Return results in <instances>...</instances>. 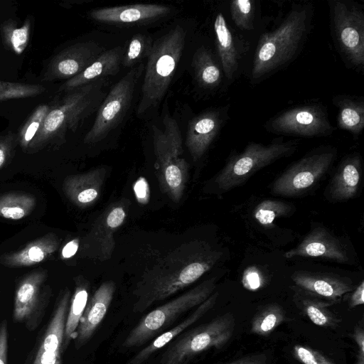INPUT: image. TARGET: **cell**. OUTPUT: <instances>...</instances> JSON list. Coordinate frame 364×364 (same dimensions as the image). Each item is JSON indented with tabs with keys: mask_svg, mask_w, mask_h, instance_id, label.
<instances>
[{
	"mask_svg": "<svg viewBox=\"0 0 364 364\" xmlns=\"http://www.w3.org/2000/svg\"><path fill=\"white\" fill-rule=\"evenodd\" d=\"M311 1L293 2L269 30L259 34L252 55L248 80L256 85L294 62L314 28Z\"/></svg>",
	"mask_w": 364,
	"mask_h": 364,
	"instance_id": "obj_2",
	"label": "cell"
},
{
	"mask_svg": "<svg viewBox=\"0 0 364 364\" xmlns=\"http://www.w3.org/2000/svg\"><path fill=\"white\" fill-rule=\"evenodd\" d=\"M124 48L121 46L103 51L87 68L76 76L67 80L59 88L68 92L92 82L114 75L119 71Z\"/></svg>",
	"mask_w": 364,
	"mask_h": 364,
	"instance_id": "obj_25",
	"label": "cell"
},
{
	"mask_svg": "<svg viewBox=\"0 0 364 364\" xmlns=\"http://www.w3.org/2000/svg\"><path fill=\"white\" fill-rule=\"evenodd\" d=\"M364 303V282L363 281L356 287L350 297L351 306L363 304Z\"/></svg>",
	"mask_w": 364,
	"mask_h": 364,
	"instance_id": "obj_46",
	"label": "cell"
},
{
	"mask_svg": "<svg viewBox=\"0 0 364 364\" xmlns=\"http://www.w3.org/2000/svg\"><path fill=\"white\" fill-rule=\"evenodd\" d=\"M153 46L151 38L144 33H137L132 37L124 52L122 64L132 68L143 58H147Z\"/></svg>",
	"mask_w": 364,
	"mask_h": 364,
	"instance_id": "obj_35",
	"label": "cell"
},
{
	"mask_svg": "<svg viewBox=\"0 0 364 364\" xmlns=\"http://www.w3.org/2000/svg\"><path fill=\"white\" fill-rule=\"evenodd\" d=\"M36 205L34 196L22 193H9L0 196V217L18 220L27 217Z\"/></svg>",
	"mask_w": 364,
	"mask_h": 364,
	"instance_id": "obj_32",
	"label": "cell"
},
{
	"mask_svg": "<svg viewBox=\"0 0 364 364\" xmlns=\"http://www.w3.org/2000/svg\"><path fill=\"white\" fill-rule=\"evenodd\" d=\"M330 31L346 67L364 70V5L353 0H328Z\"/></svg>",
	"mask_w": 364,
	"mask_h": 364,
	"instance_id": "obj_6",
	"label": "cell"
},
{
	"mask_svg": "<svg viewBox=\"0 0 364 364\" xmlns=\"http://www.w3.org/2000/svg\"><path fill=\"white\" fill-rule=\"evenodd\" d=\"M222 255L205 241L181 244L141 276L133 291V311L142 313L190 286L211 269Z\"/></svg>",
	"mask_w": 364,
	"mask_h": 364,
	"instance_id": "obj_1",
	"label": "cell"
},
{
	"mask_svg": "<svg viewBox=\"0 0 364 364\" xmlns=\"http://www.w3.org/2000/svg\"><path fill=\"white\" fill-rule=\"evenodd\" d=\"M337 108V127L354 137L359 136L364 129V97L363 96L338 94L332 97Z\"/></svg>",
	"mask_w": 364,
	"mask_h": 364,
	"instance_id": "obj_29",
	"label": "cell"
},
{
	"mask_svg": "<svg viewBox=\"0 0 364 364\" xmlns=\"http://www.w3.org/2000/svg\"><path fill=\"white\" fill-rule=\"evenodd\" d=\"M294 354L304 364H334L319 353L302 346L294 347Z\"/></svg>",
	"mask_w": 364,
	"mask_h": 364,
	"instance_id": "obj_38",
	"label": "cell"
},
{
	"mask_svg": "<svg viewBox=\"0 0 364 364\" xmlns=\"http://www.w3.org/2000/svg\"><path fill=\"white\" fill-rule=\"evenodd\" d=\"M102 52V48L94 41L80 42L69 46L52 58L42 81L69 80L82 72Z\"/></svg>",
	"mask_w": 364,
	"mask_h": 364,
	"instance_id": "obj_17",
	"label": "cell"
},
{
	"mask_svg": "<svg viewBox=\"0 0 364 364\" xmlns=\"http://www.w3.org/2000/svg\"><path fill=\"white\" fill-rule=\"evenodd\" d=\"M59 245L58 236L49 232L31 241L18 251L3 255L0 257V262L8 267L33 266L49 258L57 251Z\"/></svg>",
	"mask_w": 364,
	"mask_h": 364,
	"instance_id": "obj_26",
	"label": "cell"
},
{
	"mask_svg": "<svg viewBox=\"0 0 364 364\" xmlns=\"http://www.w3.org/2000/svg\"><path fill=\"white\" fill-rule=\"evenodd\" d=\"M362 176V159L359 153L346 156L339 163L328 185V196L333 200H346L358 193Z\"/></svg>",
	"mask_w": 364,
	"mask_h": 364,
	"instance_id": "obj_23",
	"label": "cell"
},
{
	"mask_svg": "<svg viewBox=\"0 0 364 364\" xmlns=\"http://www.w3.org/2000/svg\"><path fill=\"white\" fill-rule=\"evenodd\" d=\"M291 279L301 289L331 299H337L353 289L349 279L329 273L297 271Z\"/></svg>",
	"mask_w": 364,
	"mask_h": 364,
	"instance_id": "obj_24",
	"label": "cell"
},
{
	"mask_svg": "<svg viewBox=\"0 0 364 364\" xmlns=\"http://www.w3.org/2000/svg\"><path fill=\"white\" fill-rule=\"evenodd\" d=\"M230 105L211 107L192 118L188 124L186 145L194 162L207 153L230 119Z\"/></svg>",
	"mask_w": 364,
	"mask_h": 364,
	"instance_id": "obj_16",
	"label": "cell"
},
{
	"mask_svg": "<svg viewBox=\"0 0 364 364\" xmlns=\"http://www.w3.org/2000/svg\"><path fill=\"white\" fill-rule=\"evenodd\" d=\"M355 339H356V341L358 344V346H360V350H361V353L363 355V331H358L357 333L355 334Z\"/></svg>",
	"mask_w": 364,
	"mask_h": 364,
	"instance_id": "obj_48",
	"label": "cell"
},
{
	"mask_svg": "<svg viewBox=\"0 0 364 364\" xmlns=\"http://www.w3.org/2000/svg\"><path fill=\"white\" fill-rule=\"evenodd\" d=\"M337 149L321 145L291 164L272 184L271 192L295 197L311 189L328 171L336 159Z\"/></svg>",
	"mask_w": 364,
	"mask_h": 364,
	"instance_id": "obj_10",
	"label": "cell"
},
{
	"mask_svg": "<svg viewBox=\"0 0 364 364\" xmlns=\"http://www.w3.org/2000/svg\"><path fill=\"white\" fill-rule=\"evenodd\" d=\"M186 37L184 28L176 26L153 43L144 68L138 115L157 107L163 100L182 55Z\"/></svg>",
	"mask_w": 364,
	"mask_h": 364,
	"instance_id": "obj_4",
	"label": "cell"
},
{
	"mask_svg": "<svg viewBox=\"0 0 364 364\" xmlns=\"http://www.w3.org/2000/svg\"><path fill=\"white\" fill-rule=\"evenodd\" d=\"M290 206L283 201L277 200H266L259 203L255 210V219L263 226H268L280 216L288 213Z\"/></svg>",
	"mask_w": 364,
	"mask_h": 364,
	"instance_id": "obj_37",
	"label": "cell"
},
{
	"mask_svg": "<svg viewBox=\"0 0 364 364\" xmlns=\"http://www.w3.org/2000/svg\"><path fill=\"white\" fill-rule=\"evenodd\" d=\"M267 360L264 354H258L245 357L227 364H267Z\"/></svg>",
	"mask_w": 364,
	"mask_h": 364,
	"instance_id": "obj_44",
	"label": "cell"
},
{
	"mask_svg": "<svg viewBox=\"0 0 364 364\" xmlns=\"http://www.w3.org/2000/svg\"><path fill=\"white\" fill-rule=\"evenodd\" d=\"M31 27L30 18H26L20 26L14 19L5 21L1 26V37L5 48L16 55L23 53L29 43Z\"/></svg>",
	"mask_w": 364,
	"mask_h": 364,
	"instance_id": "obj_33",
	"label": "cell"
},
{
	"mask_svg": "<svg viewBox=\"0 0 364 364\" xmlns=\"http://www.w3.org/2000/svg\"><path fill=\"white\" fill-rule=\"evenodd\" d=\"M170 11V7L166 5L139 4L95 9L90 16L97 21L107 23H135L159 18Z\"/></svg>",
	"mask_w": 364,
	"mask_h": 364,
	"instance_id": "obj_21",
	"label": "cell"
},
{
	"mask_svg": "<svg viewBox=\"0 0 364 364\" xmlns=\"http://www.w3.org/2000/svg\"><path fill=\"white\" fill-rule=\"evenodd\" d=\"M279 313L275 311H269L264 314L256 325L255 331L261 333H266L272 331L279 321Z\"/></svg>",
	"mask_w": 364,
	"mask_h": 364,
	"instance_id": "obj_41",
	"label": "cell"
},
{
	"mask_svg": "<svg viewBox=\"0 0 364 364\" xmlns=\"http://www.w3.org/2000/svg\"><path fill=\"white\" fill-rule=\"evenodd\" d=\"M48 277L46 269H37L23 277L16 284L12 318L27 330H36L43 320L50 292L43 287Z\"/></svg>",
	"mask_w": 364,
	"mask_h": 364,
	"instance_id": "obj_14",
	"label": "cell"
},
{
	"mask_svg": "<svg viewBox=\"0 0 364 364\" xmlns=\"http://www.w3.org/2000/svg\"><path fill=\"white\" fill-rule=\"evenodd\" d=\"M38 84L0 81V102L14 99L33 97L46 92Z\"/></svg>",
	"mask_w": 364,
	"mask_h": 364,
	"instance_id": "obj_36",
	"label": "cell"
},
{
	"mask_svg": "<svg viewBox=\"0 0 364 364\" xmlns=\"http://www.w3.org/2000/svg\"><path fill=\"white\" fill-rule=\"evenodd\" d=\"M304 304L307 316L314 324L325 326L328 323V318L320 304L309 300H305Z\"/></svg>",
	"mask_w": 364,
	"mask_h": 364,
	"instance_id": "obj_40",
	"label": "cell"
},
{
	"mask_svg": "<svg viewBox=\"0 0 364 364\" xmlns=\"http://www.w3.org/2000/svg\"><path fill=\"white\" fill-rule=\"evenodd\" d=\"M268 133L301 138L327 137L336 127L331 123L327 106L321 102H307L277 112L264 124Z\"/></svg>",
	"mask_w": 364,
	"mask_h": 364,
	"instance_id": "obj_9",
	"label": "cell"
},
{
	"mask_svg": "<svg viewBox=\"0 0 364 364\" xmlns=\"http://www.w3.org/2000/svg\"><path fill=\"white\" fill-rule=\"evenodd\" d=\"M49 108L50 105L48 104L38 105L20 128L17 134L18 142L23 151L27 152L29 146L41 128Z\"/></svg>",
	"mask_w": 364,
	"mask_h": 364,
	"instance_id": "obj_34",
	"label": "cell"
},
{
	"mask_svg": "<svg viewBox=\"0 0 364 364\" xmlns=\"http://www.w3.org/2000/svg\"><path fill=\"white\" fill-rule=\"evenodd\" d=\"M8 360V321L0 323V364H7Z\"/></svg>",
	"mask_w": 364,
	"mask_h": 364,
	"instance_id": "obj_42",
	"label": "cell"
},
{
	"mask_svg": "<svg viewBox=\"0 0 364 364\" xmlns=\"http://www.w3.org/2000/svg\"><path fill=\"white\" fill-rule=\"evenodd\" d=\"M233 326V318L225 314L183 333L164 352L160 364H188L199 353L225 344L232 335Z\"/></svg>",
	"mask_w": 364,
	"mask_h": 364,
	"instance_id": "obj_11",
	"label": "cell"
},
{
	"mask_svg": "<svg viewBox=\"0 0 364 364\" xmlns=\"http://www.w3.org/2000/svg\"><path fill=\"white\" fill-rule=\"evenodd\" d=\"M215 289V278L208 279L195 287L149 312L127 336L122 347L141 346L166 331L189 310L205 301Z\"/></svg>",
	"mask_w": 364,
	"mask_h": 364,
	"instance_id": "obj_8",
	"label": "cell"
},
{
	"mask_svg": "<svg viewBox=\"0 0 364 364\" xmlns=\"http://www.w3.org/2000/svg\"><path fill=\"white\" fill-rule=\"evenodd\" d=\"M228 16L234 27L247 33L259 25L260 5L257 0H232L228 2Z\"/></svg>",
	"mask_w": 364,
	"mask_h": 364,
	"instance_id": "obj_31",
	"label": "cell"
},
{
	"mask_svg": "<svg viewBox=\"0 0 364 364\" xmlns=\"http://www.w3.org/2000/svg\"><path fill=\"white\" fill-rule=\"evenodd\" d=\"M147 188L146 181L140 179L136 183L134 189L139 200H144L146 193H148V191H144V190L146 191L148 190Z\"/></svg>",
	"mask_w": 364,
	"mask_h": 364,
	"instance_id": "obj_47",
	"label": "cell"
},
{
	"mask_svg": "<svg viewBox=\"0 0 364 364\" xmlns=\"http://www.w3.org/2000/svg\"><path fill=\"white\" fill-rule=\"evenodd\" d=\"M242 282L245 287L252 290L257 289L261 285L258 273L252 268L244 273Z\"/></svg>",
	"mask_w": 364,
	"mask_h": 364,
	"instance_id": "obj_43",
	"label": "cell"
},
{
	"mask_svg": "<svg viewBox=\"0 0 364 364\" xmlns=\"http://www.w3.org/2000/svg\"><path fill=\"white\" fill-rule=\"evenodd\" d=\"M164 124L163 131L153 128L157 177L161 191L172 201L178 203L188 181V164L183 157L182 137L176 121L166 114Z\"/></svg>",
	"mask_w": 364,
	"mask_h": 364,
	"instance_id": "obj_7",
	"label": "cell"
},
{
	"mask_svg": "<svg viewBox=\"0 0 364 364\" xmlns=\"http://www.w3.org/2000/svg\"><path fill=\"white\" fill-rule=\"evenodd\" d=\"M79 247L78 239H73L68 242L63 248L60 257L62 259H68L73 257Z\"/></svg>",
	"mask_w": 364,
	"mask_h": 364,
	"instance_id": "obj_45",
	"label": "cell"
},
{
	"mask_svg": "<svg viewBox=\"0 0 364 364\" xmlns=\"http://www.w3.org/2000/svg\"><path fill=\"white\" fill-rule=\"evenodd\" d=\"M218 296V292L212 294L185 319L154 338L149 345L140 350L126 364H144L154 353L164 348L176 337L179 336L207 313L215 304Z\"/></svg>",
	"mask_w": 364,
	"mask_h": 364,
	"instance_id": "obj_27",
	"label": "cell"
},
{
	"mask_svg": "<svg viewBox=\"0 0 364 364\" xmlns=\"http://www.w3.org/2000/svg\"><path fill=\"white\" fill-rule=\"evenodd\" d=\"M192 68L198 87L207 92H215L225 82V76L216 54L201 46L194 53Z\"/></svg>",
	"mask_w": 364,
	"mask_h": 364,
	"instance_id": "obj_28",
	"label": "cell"
},
{
	"mask_svg": "<svg viewBox=\"0 0 364 364\" xmlns=\"http://www.w3.org/2000/svg\"><path fill=\"white\" fill-rule=\"evenodd\" d=\"M287 259L294 257H318L345 263L349 259L342 242L328 230L317 226L311 230L295 247L286 252Z\"/></svg>",
	"mask_w": 364,
	"mask_h": 364,
	"instance_id": "obj_19",
	"label": "cell"
},
{
	"mask_svg": "<svg viewBox=\"0 0 364 364\" xmlns=\"http://www.w3.org/2000/svg\"><path fill=\"white\" fill-rule=\"evenodd\" d=\"M105 176V167L68 176L63 182L64 193L76 206L82 208L88 207L99 198Z\"/></svg>",
	"mask_w": 364,
	"mask_h": 364,
	"instance_id": "obj_22",
	"label": "cell"
},
{
	"mask_svg": "<svg viewBox=\"0 0 364 364\" xmlns=\"http://www.w3.org/2000/svg\"><path fill=\"white\" fill-rule=\"evenodd\" d=\"M213 28L215 54L223 70L226 85L234 83L243 72L251 43L245 33L232 24L223 11L214 16Z\"/></svg>",
	"mask_w": 364,
	"mask_h": 364,
	"instance_id": "obj_13",
	"label": "cell"
},
{
	"mask_svg": "<svg viewBox=\"0 0 364 364\" xmlns=\"http://www.w3.org/2000/svg\"><path fill=\"white\" fill-rule=\"evenodd\" d=\"M89 289L90 284L86 279L82 277L75 279V290L70 298L65 325L63 352L74 339L80 320L88 301Z\"/></svg>",
	"mask_w": 364,
	"mask_h": 364,
	"instance_id": "obj_30",
	"label": "cell"
},
{
	"mask_svg": "<svg viewBox=\"0 0 364 364\" xmlns=\"http://www.w3.org/2000/svg\"><path fill=\"white\" fill-rule=\"evenodd\" d=\"M70 298L71 293L68 288L60 293L49 321L39 333L23 364L63 363L65 325Z\"/></svg>",
	"mask_w": 364,
	"mask_h": 364,
	"instance_id": "obj_15",
	"label": "cell"
},
{
	"mask_svg": "<svg viewBox=\"0 0 364 364\" xmlns=\"http://www.w3.org/2000/svg\"><path fill=\"white\" fill-rule=\"evenodd\" d=\"M115 289L114 282H104L88 300L73 339L76 349L85 346L92 338L107 312Z\"/></svg>",
	"mask_w": 364,
	"mask_h": 364,
	"instance_id": "obj_20",
	"label": "cell"
},
{
	"mask_svg": "<svg viewBox=\"0 0 364 364\" xmlns=\"http://www.w3.org/2000/svg\"><path fill=\"white\" fill-rule=\"evenodd\" d=\"M105 79L98 80L72 91L50 106L49 110L27 152H36L62 140L67 131L75 132L102 100Z\"/></svg>",
	"mask_w": 364,
	"mask_h": 364,
	"instance_id": "obj_3",
	"label": "cell"
},
{
	"mask_svg": "<svg viewBox=\"0 0 364 364\" xmlns=\"http://www.w3.org/2000/svg\"><path fill=\"white\" fill-rule=\"evenodd\" d=\"M144 71L140 63L132 68L110 90L99 107L95 122L84 137V142L96 144L117 127L127 112L139 77Z\"/></svg>",
	"mask_w": 364,
	"mask_h": 364,
	"instance_id": "obj_12",
	"label": "cell"
},
{
	"mask_svg": "<svg viewBox=\"0 0 364 364\" xmlns=\"http://www.w3.org/2000/svg\"><path fill=\"white\" fill-rule=\"evenodd\" d=\"M17 135L9 134L0 136V169L3 168L14 154L18 144Z\"/></svg>",
	"mask_w": 364,
	"mask_h": 364,
	"instance_id": "obj_39",
	"label": "cell"
},
{
	"mask_svg": "<svg viewBox=\"0 0 364 364\" xmlns=\"http://www.w3.org/2000/svg\"><path fill=\"white\" fill-rule=\"evenodd\" d=\"M299 139L285 141L282 136L270 143L249 141L240 152H232L214 178L217 188L228 191L245 183L252 174L282 158L293 155L299 148Z\"/></svg>",
	"mask_w": 364,
	"mask_h": 364,
	"instance_id": "obj_5",
	"label": "cell"
},
{
	"mask_svg": "<svg viewBox=\"0 0 364 364\" xmlns=\"http://www.w3.org/2000/svg\"><path fill=\"white\" fill-rule=\"evenodd\" d=\"M128 202L112 204L94 223L85 242V250H88L92 257L100 260L110 258L115 246L114 234L125 220V204Z\"/></svg>",
	"mask_w": 364,
	"mask_h": 364,
	"instance_id": "obj_18",
	"label": "cell"
}]
</instances>
